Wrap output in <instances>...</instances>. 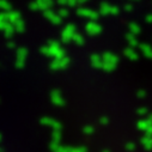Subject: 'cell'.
<instances>
[]
</instances>
